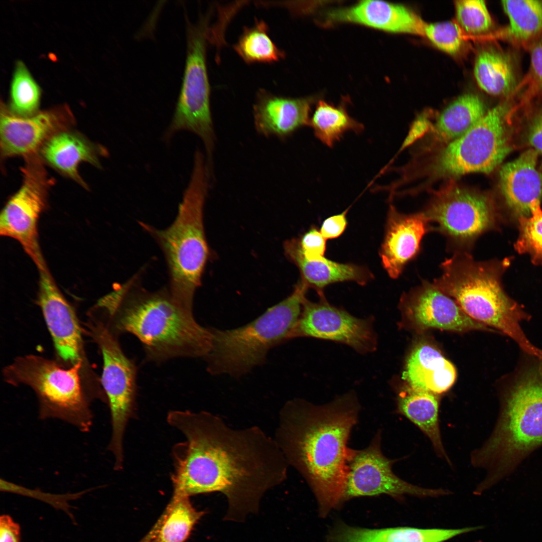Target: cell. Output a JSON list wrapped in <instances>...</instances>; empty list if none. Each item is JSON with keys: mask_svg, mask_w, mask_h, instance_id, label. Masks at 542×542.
Instances as JSON below:
<instances>
[{"mask_svg": "<svg viewBox=\"0 0 542 542\" xmlns=\"http://www.w3.org/2000/svg\"><path fill=\"white\" fill-rule=\"evenodd\" d=\"M519 229L515 249L519 253L528 254L534 263L542 264V210L540 202L531 204L529 216L519 217Z\"/></svg>", "mask_w": 542, "mask_h": 542, "instance_id": "obj_35", "label": "cell"}, {"mask_svg": "<svg viewBox=\"0 0 542 542\" xmlns=\"http://www.w3.org/2000/svg\"><path fill=\"white\" fill-rule=\"evenodd\" d=\"M315 137L328 147H332L344 134L361 133L363 125L350 116L344 103L335 106L320 100L310 117L309 125Z\"/></svg>", "mask_w": 542, "mask_h": 542, "instance_id": "obj_32", "label": "cell"}, {"mask_svg": "<svg viewBox=\"0 0 542 542\" xmlns=\"http://www.w3.org/2000/svg\"><path fill=\"white\" fill-rule=\"evenodd\" d=\"M348 210L347 208L342 213L324 220L320 231L326 239L337 238L344 232L347 225L346 215Z\"/></svg>", "mask_w": 542, "mask_h": 542, "instance_id": "obj_40", "label": "cell"}, {"mask_svg": "<svg viewBox=\"0 0 542 542\" xmlns=\"http://www.w3.org/2000/svg\"><path fill=\"white\" fill-rule=\"evenodd\" d=\"M512 107L503 102L487 111L469 130L447 144L428 168L432 179L489 173L510 152L507 120Z\"/></svg>", "mask_w": 542, "mask_h": 542, "instance_id": "obj_9", "label": "cell"}, {"mask_svg": "<svg viewBox=\"0 0 542 542\" xmlns=\"http://www.w3.org/2000/svg\"><path fill=\"white\" fill-rule=\"evenodd\" d=\"M423 212L453 253L471 252L478 238L496 223L488 196L451 182L434 193Z\"/></svg>", "mask_w": 542, "mask_h": 542, "instance_id": "obj_12", "label": "cell"}, {"mask_svg": "<svg viewBox=\"0 0 542 542\" xmlns=\"http://www.w3.org/2000/svg\"><path fill=\"white\" fill-rule=\"evenodd\" d=\"M314 101L311 97H286L260 91L253 105L255 129L264 136L285 139L309 125Z\"/></svg>", "mask_w": 542, "mask_h": 542, "instance_id": "obj_21", "label": "cell"}, {"mask_svg": "<svg viewBox=\"0 0 542 542\" xmlns=\"http://www.w3.org/2000/svg\"><path fill=\"white\" fill-rule=\"evenodd\" d=\"M39 273L37 303L56 352L70 366L83 362L81 329L76 313L52 278L47 265Z\"/></svg>", "mask_w": 542, "mask_h": 542, "instance_id": "obj_17", "label": "cell"}, {"mask_svg": "<svg viewBox=\"0 0 542 542\" xmlns=\"http://www.w3.org/2000/svg\"><path fill=\"white\" fill-rule=\"evenodd\" d=\"M38 154L45 164L88 189L78 171L79 165L85 162L100 169V158L107 156V151L102 146L69 128L53 136Z\"/></svg>", "mask_w": 542, "mask_h": 542, "instance_id": "obj_22", "label": "cell"}, {"mask_svg": "<svg viewBox=\"0 0 542 542\" xmlns=\"http://www.w3.org/2000/svg\"><path fill=\"white\" fill-rule=\"evenodd\" d=\"M457 21L462 29L470 34L488 31L493 22L483 1L459 0L455 2Z\"/></svg>", "mask_w": 542, "mask_h": 542, "instance_id": "obj_36", "label": "cell"}, {"mask_svg": "<svg viewBox=\"0 0 542 542\" xmlns=\"http://www.w3.org/2000/svg\"><path fill=\"white\" fill-rule=\"evenodd\" d=\"M82 363L65 368L55 361L29 354L16 357L3 370L4 380L25 385L35 392L41 420L57 419L82 432L92 428L94 414L90 398L81 381Z\"/></svg>", "mask_w": 542, "mask_h": 542, "instance_id": "obj_8", "label": "cell"}, {"mask_svg": "<svg viewBox=\"0 0 542 542\" xmlns=\"http://www.w3.org/2000/svg\"><path fill=\"white\" fill-rule=\"evenodd\" d=\"M135 280V279H134ZM134 280L101 298L97 309L118 336L130 333L142 343L147 358L161 362L175 358H203L209 354L213 335L180 306L169 292L134 289Z\"/></svg>", "mask_w": 542, "mask_h": 542, "instance_id": "obj_3", "label": "cell"}, {"mask_svg": "<svg viewBox=\"0 0 542 542\" xmlns=\"http://www.w3.org/2000/svg\"><path fill=\"white\" fill-rule=\"evenodd\" d=\"M442 274L433 284L452 298L474 320L499 330L528 354L538 348L523 332L520 322L530 317L504 292L500 282L503 264L478 261L471 252H455L440 265Z\"/></svg>", "mask_w": 542, "mask_h": 542, "instance_id": "obj_5", "label": "cell"}, {"mask_svg": "<svg viewBox=\"0 0 542 542\" xmlns=\"http://www.w3.org/2000/svg\"><path fill=\"white\" fill-rule=\"evenodd\" d=\"M537 152L528 150L503 165L499 172L501 192L508 207L519 217L531 214V204L542 198V171Z\"/></svg>", "mask_w": 542, "mask_h": 542, "instance_id": "obj_23", "label": "cell"}, {"mask_svg": "<svg viewBox=\"0 0 542 542\" xmlns=\"http://www.w3.org/2000/svg\"><path fill=\"white\" fill-rule=\"evenodd\" d=\"M208 17L201 16L195 24L187 21V58L182 85L172 119L163 137L165 141H169L181 130L195 134L203 142L207 164L212 167L215 136L206 64Z\"/></svg>", "mask_w": 542, "mask_h": 542, "instance_id": "obj_10", "label": "cell"}, {"mask_svg": "<svg viewBox=\"0 0 542 542\" xmlns=\"http://www.w3.org/2000/svg\"><path fill=\"white\" fill-rule=\"evenodd\" d=\"M234 48L248 63L275 62L285 56L270 39L268 27L263 21H256L252 27L244 28Z\"/></svg>", "mask_w": 542, "mask_h": 542, "instance_id": "obj_33", "label": "cell"}, {"mask_svg": "<svg viewBox=\"0 0 542 542\" xmlns=\"http://www.w3.org/2000/svg\"><path fill=\"white\" fill-rule=\"evenodd\" d=\"M40 97L39 86L24 63L18 61L12 81L8 109L18 116H32L40 111Z\"/></svg>", "mask_w": 542, "mask_h": 542, "instance_id": "obj_34", "label": "cell"}, {"mask_svg": "<svg viewBox=\"0 0 542 542\" xmlns=\"http://www.w3.org/2000/svg\"><path fill=\"white\" fill-rule=\"evenodd\" d=\"M439 406L438 395L406 385L397 397V413L417 427L429 439L438 457L451 465L441 435Z\"/></svg>", "mask_w": 542, "mask_h": 542, "instance_id": "obj_27", "label": "cell"}, {"mask_svg": "<svg viewBox=\"0 0 542 542\" xmlns=\"http://www.w3.org/2000/svg\"><path fill=\"white\" fill-rule=\"evenodd\" d=\"M86 332L99 347L102 356L101 384L111 416V436L108 449L114 467H122L123 439L127 422L135 414L137 368L124 353L114 333L100 317L91 314Z\"/></svg>", "mask_w": 542, "mask_h": 542, "instance_id": "obj_11", "label": "cell"}, {"mask_svg": "<svg viewBox=\"0 0 542 542\" xmlns=\"http://www.w3.org/2000/svg\"><path fill=\"white\" fill-rule=\"evenodd\" d=\"M309 288L301 279L290 296L247 324L227 330L210 327L212 346L205 358L208 372L238 377L264 363L270 349L287 341Z\"/></svg>", "mask_w": 542, "mask_h": 542, "instance_id": "obj_6", "label": "cell"}, {"mask_svg": "<svg viewBox=\"0 0 542 542\" xmlns=\"http://www.w3.org/2000/svg\"><path fill=\"white\" fill-rule=\"evenodd\" d=\"M299 247L303 256L308 260H316L324 257L326 239L320 230L312 227L299 239Z\"/></svg>", "mask_w": 542, "mask_h": 542, "instance_id": "obj_39", "label": "cell"}, {"mask_svg": "<svg viewBox=\"0 0 542 542\" xmlns=\"http://www.w3.org/2000/svg\"><path fill=\"white\" fill-rule=\"evenodd\" d=\"M204 514L193 506L190 497L173 493L160 518L140 542H184Z\"/></svg>", "mask_w": 542, "mask_h": 542, "instance_id": "obj_29", "label": "cell"}, {"mask_svg": "<svg viewBox=\"0 0 542 542\" xmlns=\"http://www.w3.org/2000/svg\"><path fill=\"white\" fill-rule=\"evenodd\" d=\"M530 53L529 70L513 92L515 95L522 89L518 107L528 104L534 99L542 96V37L528 49Z\"/></svg>", "mask_w": 542, "mask_h": 542, "instance_id": "obj_37", "label": "cell"}, {"mask_svg": "<svg viewBox=\"0 0 542 542\" xmlns=\"http://www.w3.org/2000/svg\"><path fill=\"white\" fill-rule=\"evenodd\" d=\"M329 21L356 23L386 32L425 36L426 25L415 12L399 4L362 1L329 12Z\"/></svg>", "mask_w": 542, "mask_h": 542, "instance_id": "obj_20", "label": "cell"}, {"mask_svg": "<svg viewBox=\"0 0 542 542\" xmlns=\"http://www.w3.org/2000/svg\"><path fill=\"white\" fill-rule=\"evenodd\" d=\"M502 5L509 23L493 37L529 49L542 36V1H503Z\"/></svg>", "mask_w": 542, "mask_h": 542, "instance_id": "obj_28", "label": "cell"}, {"mask_svg": "<svg viewBox=\"0 0 542 542\" xmlns=\"http://www.w3.org/2000/svg\"><path fill=\"white\" fill-rule=\"evenodd\" d=\"M478 528L472 526L455 529L412 527L368 529L340 522L330 531L327 542H443Z\"/></svg>", "mask_w": 542, "mask_h": 542, "instance_id": "obj_26", "label": "cell"}, {"mask_svg": "<svg viewBox=\"0 0 542 542\" xmlns=\"http://www.w3.org/2000/svg\"><path fill=\"white\" fill-rule=\"evenodd\" d=\"M463 30L454 21L427 24L425 36L438 49L453 55L457 54L463 45L465 36Z\"/></svg>", "mask_w": 542, "mask_h": 542, "instance_id": "obj_38", "label": "cell"}, {"mask_svg": "<svg viewBox=\"0 0 542 542\" xmlns=\"http://www.w3.org/2000/svg\"><path fill=\"white\" fill-rule=\"evenodd\" d=\"M24 159L21 186L1 211L0 234L18 241L38 268L46 264L39 243L38 222L54 180L38 154Z\"/></svg>", "mask_w": 542, "mask_h": 542, "instance_id": "obj_13", "label": "cell"}, {"mask_svg": "<svg viewBox=\"0 0 542 542\" xmlns=\"http://www.w3.org/2000/svg\"><path fill=\"white\" fill-rule=\"evenodd\" d=\"M360 406L351 390L323 405L301 398L281 408L274 438L289 465L305 479L326 517L344 502L349 462L347 446Z\"/></svg>", "mask_w": 542, "mask_h": 542, "instance_id": "obj_2", "label": "cell"}, {"mask_svg": "<svg viewBox=\"0 0 542 542\" xmlns=\"http://www.w3.org/2000/svg\"><path fill=\"white\" fill-rule=\"evenodd\" d=\"M400 309L418 328L458 332L488 328L468 316L450 297L432 283L423 281L401 298Z\"/></svg>", "mask_w": 542, "mask_h": 542, "instance_id": "obj_18", "label": "cell"}, {"mask_svg": "<svg viewBox=\"0 0 542 542\" xmlns=\"http://www.w3.org/2000/svg\"><path fill=\"white\" fill-rule=\"evenodd\" d=\"M474 74L479 87L493 95L512 96L518 84L511 56L494 48L478 53Z\"/></svg>", "mask_w": 542, "mask_h": 542, "instance_id": "obj_30", "label": "cell"}, {"mask_svg": "<svg viewBox=\"0 0 542 542\" xmlns=\"http://www.w3.org/2000/svg\"><path fill=\"white\" fill-rule=\"evenodd\" d=\"M0 542H21L20 525L8 515L0 517Z\"/></svg>", "mask_w": 542, "mask_h": 542, "instance_id": "obj_43", "label": "cell"}, {"mask_svg": "<svg viewBox=\"0 0 542 542\" xmlns=\"http://www.w3.org/2000/svg\"><path fill=\"white\" fill-rule=\"evenodd\" d=\"M73 114L66 104L39 111L28 117L12 113L1 105L0 147L1 158L38 154L45 144L58 132L74 124Z\"/></svg>", "mask_w": 542, "mask_h": 542, "instance_id": "obj_16", "label": "cell"}, {"mask_svg": "<svg viewBox=\"0 0 542 542\" xmlns=\"http://www.w3.org/2000/svg\"><path fill=\"white\" fill-rule=\"evenodd\" d=\"M285 253L299 269L301 279L314 289L320 297H324L323 290L332 283L352 281L363 286L373 279V276L364 266L351 263L337 262L323 257L316 260H308L302 255L299 239L286 241Z\"/></svg>", "mask_w": 542, "mask_h": 542, "instance_id": "obj_25", "label": "cell"}, {"mask_svg": "<svg viewBox=\"0 0 542 542\" xmlns=\"http://www.w3.org/2000/svg\"><path fill=\"white\" fill-rule=\"evenodd\" d=\"M432 231L423 212L406 214L389 205L379 252L382 266L389 277L395 279L400 276L407 264L420 253L423 237Z\"/></svg>", "mask_w": 542, "mask_h": 542, "instance_id": "obj_19", "label": "cell"}, {"mask_svg": "<svg viewBox=\"0 0 542 542\" xmlns=\"http://www.w3.org/2000/svg\"><path fill=\"white\" fill-rule=\"evenodd\" d=\"M320 298L317 303L304 299L300 316L287 341L312 337L345 344L362 354L376 350L377 336L373 317L357 318L330 304L325 296Z\"/></svg>", "mask_w": 542, "mask_h": 542, "instance_id": "obj_15", "label": "cell"}, {"mask_svg": "<svg viewBox=\"0 0 542 542\" xmlns=\"http://www.w3.org/2000/svg\"><path fill=\"white\" fill-rule=\"evenodd\" d=\"M433 125L428 115L423 114L419 116L411 125L400 150L411 145L429 130H432Z\"/></svg>", "mask_w": 542, "mask_h": 542, "instance_id": "obj_41", "label": "cell"}, {"mask_svg": "<svg viewBox=\"0 0 542 542\" xmlns=\"http://www.w3.org/2000/svg\"><path fill=\"white\" fill-rule=\"evenodd\" d=\"M206 158L194 154L193 168L177 216L165 229L140 224L156 239L163 250L169 269V292L176 302L193 311L195 291L208 258L203 210L211 175Z\"/></svg>", "mask_w": 542, "mask_h": 542, "instance_id": "obj_4", "label": "cell"}, {"mask_svg": "<svg viewBox=\"0 0 542 542\" xmlns=\"http://www.w3.org/2000/svg\"><path fill=\"white\" fill-rule=\"evenodd\" d=\"M167 421L186 437L173 450V493L223 494L228 503L225 520L241 521L256 513L265 493L287 477L285 456L258 426L234 429L204 411H171Z\"/></svg>", "mask_w": 542, "mask_h": 542, "instance_id": "obj_1", "label": "cell"}, {"mask_svg": "<svg viewBox=\"0 0 542 542\" xmlns=\"http://www.w3.org/2000/svg\"><path fill=\"white\" fill-rule=\"evenodd\" d=\"M486 112L478 96L472 93L464 94L443 110L433 124L432 131L437 141L446 145L466 133Z\"/></svg>", "mask_w": 542, "mask_h": 542, "instance_id": "obj_31", "label": "cell"}, {"mask_svg": "<svg viewBox=\"0 0 542 542\" xmlns=\"http://www.w3.org/2000/svg\"><path fill=\"white\" fill-rule=\"evenodd\" d=\"M457 372L453 364L434 346L421 343L410 353L402 373L406 385L436 395L454 384Z\"/></svg>", "mask_w": 542, "mask_h": 542, "instance_id": "obj_24", "label": "cell"}, {"mask_svg": "<svg viewBox=\"0 0 542 542\" xmlns=\"http://www.w3.org/2000/svg\"><path fill=\"white\" fill-rule=\"evenodd\" d=\"M541 444L542 377L531 375L512 389L491 435L471 453L470 463L486 470L483 481L492 485L511 459Z\"/></svg>", "mask_w": 542, "mask_h": 542, "instance_id": "obj_7", "label": "cell"}, {"mask_svg": "<svg viewBox=\"0 0 542 542\" xmlns=\"http://www.w3.org/2000/svg\"><path fill=\"white\" fill-rule=\"evenodd\" d=\"M381 439V432L378 431L367 448L354 450L348 465L344 501L380 494L397 500L405 495L427 498L450 494L448 490L421 487L398 477L392 470L395 461L387 458L382 452Z\"/></svg>", "mask_w": 542, "mask_h": 542, "instance_id": "obj_14", "label": "cell"}, {"mask_svg": "<svg viewBox=\"0 0 542 542\" xmlns=\"http://www.w3.org/2000/svg\"><path fill=\"white\" fill-rule=\"evenodd\" d=\"M526 136L528 144L542 156V108L530 120Z\"/></svg>", "mask_w": 542, "mask_h": 542, "instance_id": "obj_42", "label": "cell"}]
</instances>
